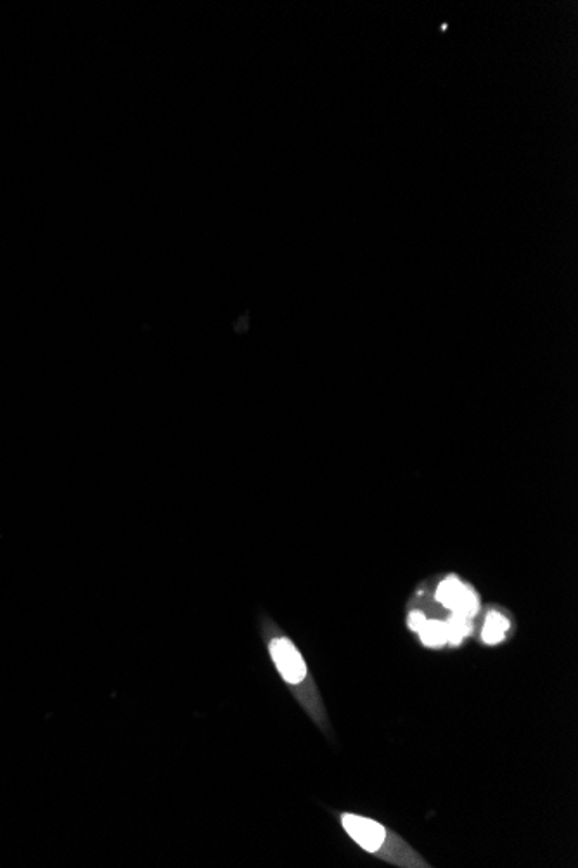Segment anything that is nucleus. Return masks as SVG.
<instances>
[{"label":"nucleus","instance_id":"5","mask_svg":"<svg viewBox=\"0 0 578 868\" xmlns=\"http://www.w3.org/2000/svg\"><path fill=\"white\" fill-rule=\"evenodd\" d=\"M416 633L426 647L440 648L447 645V626L442 619H430L426 614V619Z\"/></svg>","mask_w":578,"mask_h":868},{"label":"nucleus","instance_id":"3","mask_svg":"<svg viewBox=\"0 0 578 868\" xmlns=\"http://www.w3.org/2000/svg\"><path fill=\"white\" fill-rule=\"evenodd\" d=\"M435 600L445 610H449L450 614H463V616L473 617V619L478 616V612L482 609L480 596L476 593L475 588L464 583L463 579H459L454 574L445 576L437 584Z\"/></svg>","mask_w":578,"mask_h":868},{"label":"nucleus","instance_id":"1","mask_svg":"<svg viewBox=\"0 0 578 868\" xmlns=\"http://www.w3.org/2000/svg\"><path fill=\"white\" fill-rule=\"evenodd\" d=\"M267 643H269L270 657L276 664L277 671L283 676V680L295 690L296 697L309 711L315 723L324 728L328 725L326 709L322 706L321 695L317 692L314 681L309 676L307 664L303 661L302 654L298 652L295 643L291 642L288 636H284L276 626H272L270 631H267Z\"/></svg>","mask_w":578,"mask_h":868},{"label":"nucleus","instance_id":"2","mask_svg":"<svg viewBox=\"0 0 578 868\" xmlns=\"http://www.w3.org/2000/svg\"><path fill=\"white\" fill-rule=\"evenodd\" d=\"M341 823L343 829L347 830L348 836L352 837L360 848L366 849L367 853H373L399 867H428V863L424 862L402 837L393 834L392 830L385 829L376 820L359 817V815H343Z\"/></svg>","mask_w":578,"mask_h":868},{"label":"nucleus","instance_id":"4","mask_svg":"<svg viewBox=\"0 0 578 868\" xmlns=\"http://www.w3.org/2000/svg\"><path fill=\"white\" fill-rule=\"evenodd\" d=\"M509 629H511V619L506 614H502L499 609H490L483 622L482 640L487 645H497L504 640V636L508 635Z\"/></svg>","mask_w":578,"mask_h":868}]
</instances>
